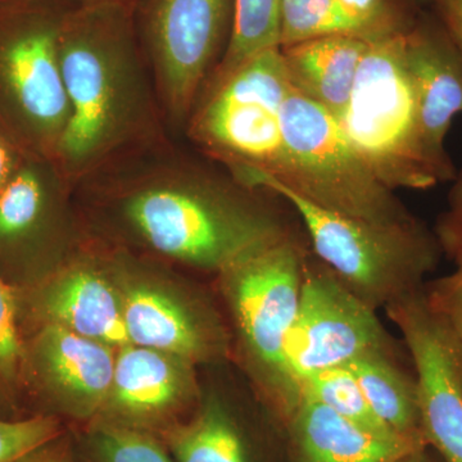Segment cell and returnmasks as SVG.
I'll return each instance as SVG.
<instances>
[{"label":"cell","instance_id":"1","mask_svg":"<svg viewBox=\"0 0 462 462\" xmlns=\"http://www.w3.org/2000/svg\"><path fill=\"white\" fill-rule=\"evenodd\" d=\"M60 63L69 118L54 162L69 184L165 143L132 5L66 9Z\"/></svg>","mask_w":462,"mask_h":462},{"label":"cell","instance_id":"2","mask_svg":"<svg viewBox=\"0 0 462 462\" xmlns=\"http://www.w3.org/2000/svg\"><path fill=\"white\" fill-rule=\"evenodd\" d=\"M116 161V206L152 251L221 273L289 236L269 208L236 179L226 181L163 151V144Z\"/></svg>","mask_w":462,"mask_h":462},{"label":"cell","instance_id":"3","mask_svg":"<svg viewBox=\"0 0 462 462\" xmlns=\"http://www.w3.org/2000/svg\"><path fill=\"white\" fill-rule=\"evenodd\" d=\"M236 180L291 203L322 263L375 311L420 291L443 254L436 234L418 218L404 224L369 223L327 211L263 173H242Z\"/></svg>","mask_w":462,"mask_h":462},{"label":"cell","instance_id":"4","mask_svg":"<svg viewBox=\"0 0 462 462\" xmlns=\"http://www.w3.org/2000/svg\"><path fill=\"white\" fill-rule=\"evenodd\" d=\"M282 133L278 162L257 173L336 214L374 224L415 220L356 153L336 118L294 88L282 106Z\"/></svg>","mask_w":462,"mask_h":462},{"label":"cell","instance_id":"5","mask_svg":"<svg viewBox=\"0 0 462 462\" xmlns=\"http://www.w3.org/2000/svg\"><path fill=\"white\" fill-rule=\"evenodd\" d=\"M370 42L351 98L337 118L356 153L389 189L439 184L419 127L415 90L404 62V33Z\"/></svg>","mask_w":462,"mask_h":462},{"label":"cell","instance_id":"6","mask_svg":"<svg viewBox=\"0 0 462 462\" xmlns=\"http://www.w3.org/2000/svg\"><path fill=\"white\" fill-rule=\"evenodd\" d=\"M306 263L302 248L289 236L220 273L245 361L284 422L300 401V385L285 364V345L296 320Z\"/></svg>","mask_w":462,"mask_h":462},{"label":"cell","instance_id":"7","mask_svg":"<svg viewBox=\"0 0 462 462\" xmlns=\"http://www.w3.org/2000/svg\"><path fill=\"white\" fill-rule=\"evenodd\" d=\"M291 89L281 47L261 51L207 85L185 134L231 176L269 173L281 156L282 111Z\"/></svg>","mask_w":462,"mask_h":462},{"label":"cell","instance_id":"8","mask_svg":"<svg viewBox=\"0 0 462 462\" xmlns=\"http://www.w3.org/2000/svg\"><path fill=\"white\" fill-rule=\"evenodd\" d=\"M234 0H147L142 14L147 60L165 126L187 127L223 58L233 25Z\"/></svg>","mask_w":462,"mask_h":462},{"label":"cell","instance_id":"9","mask_svg":"<svg viewBox=\"0 0 462 462\" xmlns=\"http://www.w3.org/2000/svg\"><path fill=\"white\" fill-rule=\"evenodd\" d=\"M375 351L389 352L375 310L355 296L324 263H306L296 320L285 345V364L300 383Z\"/></svg>","mask_w":462,"mask_h":462},{"label":"cell","instance_id":"10","mask_svg":"<svg viewBox=\"0 0 462 462\" xmlns=\"http://www.w3.org/2000/svg\"><path fill=\"white\" fill-rule=\"evenodd\" d=\"M65 12L38 18L0 42V98L39 156L53 162L69 118L60 63Z\"/></svg>","mask_w":462,"mask_h":462},{"label":"cell","instance_id":"11","mask_svg":"<svg viewBox=\"0 0 462 462\" xmlns=\"http://www.w3.org/2000/svg\"><path fill=\"white\" fill-rule=\"evenodd\" d=\"M415 367L422 436L446 462H462V348L422 288L385 307Z\"/></svg>","mask_w":462,"mask_h":462},{"label":"cell","instance_id":"12","mask_svg":"<svg viewBox=\"0 0 462 462\" xmlns=\"http://www.w3.org/2000/svg\"><path fill=\"white\" fill-rule=\"evenodd\" d=\"M404 62L428 160L439 182L454 181L457 172L445 143L452 120L462 114V60L436 17L421 14L407 29Z\"/></svg>","mask_w":462,"mask_h":462},{"label":"cell","instance_id":"13","mask_svg":"<svg viewBox=\"0 0 462 462\" xmlns=\"http://www.w3.org/2000/svg\"><path fill=\"white\" fill-rule=\"evenodd\" d=\"M197 396L194 364L184 358L127 345L116 352L114 380L98 418L158 433L172 424Z\"/></svg>","mask_w":462,"mask_h":462},{"label":"cell","instance_id":"14","mask_svg":"<svg viewBox=\"0 0 462 462\" xmlns=\"http://www.w3.org/2000/svg\"><path fill=\"white\" fill-rule=\"evenodd\" d=\"M120 287L130 345L178 356L194 365L226 354L223 328L205 310L151 281L127 279Z\"/></svg>","mask_w":462,"mask_h":462},{"label":"cell","instance_id":"15","mask_svg":"<svg viewBox=\"0 0 462 462\" xmlns=\"http://www.w3.org/2000/svg\"><path fill=\"white\" fill-rule=\"evenodd\" d=\"M116 352L105 343L44 324L26 348V363L69 415L94 420L111 392Z\"/></svg>","mask_w":462,"mask_h":462},{"label":"cell","instance_id":"16","mask_svg":"<svg viewBox=\"0 0 462 462\" xmlns=\"http://www.w3.org/2000/svg\"><path fill=\"white\" fill-rule=\"evenodd\" d=\"M29 306L41 325H58L116 351L130 345L120 289L89 261H69L51 273Z\"/></svg>","mask_w":462,"mask_h":462},{"label":"cell","instance_id":"17","mask_svg":"<svg viewBox=\"0 0 462 462\" xmlns=\"http://www.w3.org/2000/svg\"><path fill=\"white\" fill-rule=\"evenodd\" d=\"M285 424L293 462H394L425 447L375 436L306 396Z\"/></svg>","mask_w":462,"mask_h":462},{"label":"cell","instance_id":"18","mask_svg":"<svg viewBox=\"0 0 462 462\" xmlns=\"http://www.w3.org/2000/svg\"><path fill=\"white\" fill-rule=\"evenodd\" d=\"M370 42L358 36H327L281 47L291 87L327 109L345 111Z\"/></svg>","mask_w":462,"mask_h":462},{"label":"cell","instance_id":"19","mask_svg":"<svg viewBox=\"0 0 462 462\" xmlns=\"http://www.w3.org/2000/svg\"><path fill=\"white\" fill-rule=\"evenodd\" d=\"M389 352H369L345 365L354 374L374 413L398 437L427 445L422 436L415 376L403 372Z\"/></svg>","mask_w":462,"mask_h":462},{"label":"cell","instance_id":"20","mask_svg":"<svg viewBox=\"0 0 462 462\" xmlns=\"http://www.w3.org/2000/svg\"><path fill=\"white\" fill-rule=\"evenodd\" d=\"M415 18L403 11L384 17H365L349 11L339 0H282L279 47L339 35L373 42L409 29Z\"/></svg>","mask_w":462,"mask_h":462},{"label":"cell","instance_id":"21","mask_svg":"<svg viewBox=\"0 0 462 462\" xmlns=\"http://www.w3.org/2000/svg\"><path fill=\"white\" fill-rule=\"evenodd\" d=\"M36 163L18 166L0 191V248L32 239L50 217L58 194L72 187L53 161Z\"/></svg>","mask_w":462,"mask_h":462},{"label":"cell","instance_id":"22","mask_svg":"<svg viewBox=\"0 0 462 462\" xmlns=\"http://www.w3.org/2000/svg\"><path fill=\"white\" fill-rule=\"evenodd\" d=\"M157 434L176 462H251L238 424L215 397L189 421H173Z\"/></svg>","mask_w":462,"mask_h":462},{"label":"cell","instance_id":"23","mask_svg":"<svg viewBox=\"0 0 462 462\" xmlns=\"http://www.w3.org/2000/svg\"><path fill=\"white\" fill-rule=\"evenodd\" d=\"M282 0H234L233 25L226 50L206 87L281 42ZM205 87V88H206Z\"/></svg>","mask_w":462,"mask_h":462},{"label":"cell","instance_id":"24","mask_svg":"<svg viewBox=\"0 0 462 462\" xmlns=\"http://www.w3.org/2000/svg\"><path fill=\"white\" fill-rule=\"evenodd\" d=\"M300 396L311 398L316 402L324 404L342 418L355 422L358 427L375 436L389 439H404L389 430L374 413L354 374L346 366L331 367L309 376L300 383Z\"/></svg>","mask_w":462,"mask_h":462},{"label":"cell","instance_id":"25","mask_svg":"<svg viewBox=\"0 0 462 462\" xmlns=\"http://www.w3.org/2000/svg\"><path fill=\"white\" fill-rule=\"evenodd\" d=\"M87 449L90 462H173L156 434L103 419H94Z\"/></svg>","mask_w":462,"mask_h":462},{"label":"cell","instance_id":"26","mask_svg":"<svg viewBox=\"0 0 462 462\" xmlns=\"http://www.w3.org/2000/svg\"><path fill=\"white\" fill-rule=\"evenodd\" d=\"M62 427L54 416L39 415L23 420L0 419V462H20L60 437Z\"/></svg>","mask_w":462,"mask_h":462},{"label":"cell","instance_id":"27","mask_svg":"<svg viewBox=\"0 0 462 462\" xmlns=\"http://www.w3.org/2000/svg\"><path fill=\"white\" fill-rule=\"evenodd\" d=\"M18 298L0 279V388L16 384L26 365V348L17 324Z\"/></svg>","mask_w":462,"mask_h":462},{"label":"cell","instance_id":"28","mask_svg":"<svg viewBox=\"0 0 462 462\" xmlns=\"http://www.w3.org/2000/svg\"><path fill=\"white\" fill-rule=\"evenodd\" d=\"M422 291L428 305L445 322L462 348V269L425 282Z\"/></svg>","mask_w":462,"mask_h":462},{"label":"cell","instance_id":"29","mask_svg":"<svg viewBox=\"0 0 462 462\" xmlns=\"http://www.w3.org/2000/svg\"><path fill=\"white\" fill-rule=\"evenodd\" d=\"M434 234L443 254L462 269V171L454 179L448 206L438 218Z\"/></svg>","mask_w":462,"mask_h":462},{"label":"cell","instance_id":"30","mask_svg":"<svg viewBox=\"0 0 462 462\" xmlns=\"http://www.w3.org/2000/svg\"><path fill=\"white\" fill-rule=\"evenodd\" d=\"M434 17L462 60V0H433Z\"/></svg>","mask_w":462,"mask_h":462},{"label":"cell","instance_id":"31","mask_svg":"<svg viewBox=\"0 0 462 462\" xmlns=\"http://www.w3.org/2000/svg\"><path fill=\"white\" fill-rule=\"evenodd\" d=\"M345 7L365 17H384L402 12L388 5L387 0H339Z\"/></svg>","mask_w":462,"mask_h":462},{"label":"cell","instance_id":"32","mask_svg":"<svg viewBox=\"0 0 462 462\" xmlns=\"http://www.w3.org/2000/svg\"><path fill=\"white\" fill-rule=\"evenodd\" d=\"M60 438L32 452L20 462H74L69 447L60 443Z\"/></svg>","mask_w":462,"mask_h":462},{"label":"cell","instance_id":"33","mask_svg":"<svg viewBox=\"0 0 462 462\" xmlns=\"http://www.w3.org/2000/svg\"><path fill=\"white\" fill-rule=\"evenodd\" d=\"M18 166L20 163H18L14 149L9 145L8 141L0 135V191L11 180L12 176L17 171Z\"/></svg>","mask_w":462,"mask_h":462},{"label":"cell","instance_id":"34","mask_svg":"<svg viewBox=\"0 0 462 462\" xmlns=\"http://www.w3.org/2000/svg\"><path fill=\"white\" fill-rule=\"evenodd\" d=\"M394 462H446L430 446L421 447L415 451L401 456Z\"/></svg>","mask_w":462,"mask_h":462},{"label":"cell","instance_id":"35","mask_svg":"<svg viewBox=\"0 0 462 462\" xmlns=\"http://www.w3.org/2000/svg\"><path fill=\"white\" fill-rule=\"evenodd\" d=\"M69 3V7H88L100 5H133V0H63Z\"/></svg>","mask_w":462,"mask_h":462},{"label":"cell","instance_id":"36","mask_svg":"<svg viewBox=\"0 0 462 462\" xmlns=\"http://www.w3.org/2000/svg\"><path fill=\"white\" fill-rule=\"evenodd\" d=\"M410 5H431L433 0H409Z\"/></svg>","mask_w":462,"mask_h":462}]
</instances>
